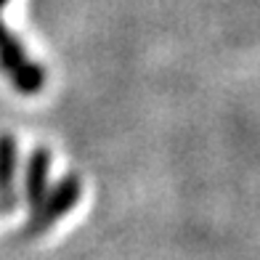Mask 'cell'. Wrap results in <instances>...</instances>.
<instances>
[{
  "instance_id": "3957f363",
  "label": "cell",
  "mask_w": 260,
  "mask_h": 260,
  "mask_svg": "<svg viewBox=\"0 0 260 260\" xmlns=\"http://www.w3.org/2000/svg\"><path fill=\"white\" fill-rule=\"evenodd\" d=\"M48 175H51V151L45 146H38L29 151L24 162V181H21V197L29 207H35L48 191Z\"/></svg>"
},
{
  "instance_id": "7a4b0ae2",
  "label": "cell",
  "mask_w": 260,
  "mask_h": 260,
  "mask_svg": "<svg viewBox=\"0 0 260 260\" xmlns=\"http://www.w3.org/2000/svg\"><path fill=\"white\" fill-rule=\"evenodd\" d=\"M19 144L11 133H0V212L19 207Z\"/></svg>"
},
{
  "instance_id": "5b68a950",
  "label": "cell",
  "mask_w": 260,
  "mask_h": 260,
  "mask_svg": "<svg viewBox=\"0 0 260 260\" xmlns=\"http://www.w3.org/2000/svg\"><path fill=\"white\" fill-rule=\"evenodd\" d=\"M8 80H11V85H14L19 93L35 96V93H40L43 85H45V72H43V67L38 61H27L21 69H16Z\"/></svg>"
},
{
  "instance_id": "8992f818",
  "label": "cell",
  "mask_w": 260,
  "mask_h": 260,
  "mask_svg": "<svg viewBox=\"0 0 260 260\" xmlns=\"http://www.w3.org/2000/svg\"><path fill=\"white\" fill-rule=\"evenodd\" d=\"M6 3H8V0H0V8H3V6H6Z\"/></svg>"
},
{
  "instance_id": "277c9868",
  "label": "cell",
  "mask_w": 260,
  "mask_h": 260,
  "mask_svg": "<svg viewBox=\"0 0 260 260\" xmlns=\"http://www.w3.org/2000/svg\"><path fill=\"white\" fill-rule=\"evenodd\" d=\"M29 61L24 48H21V43L16 40V35L11 32L3 21H0V69L6 72V77H11Z\"/></svg>"
},
{
  "instance_id": "6da1fadb",
  "label": "cell",
  "mask_w": 260,
  "mask_h": 260,
  "mask_svg": "<svg viewBox=\"0 0 260 260\" xmlns=\"http://www.w3.org/2000/svg\"><path fill=\"white\" fill-rule=\"evenodd\" d=\"M82 197V181L80 175L69 173L64 178H58L53 186H48V191L43 194V199L35 207H29V218L24 234L27 236H40L48 229H53L67 212H72Z\"/></svg>"
}]
</instances>
